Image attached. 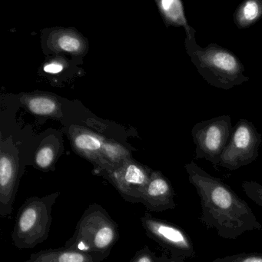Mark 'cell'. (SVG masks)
<instances>
[{"label": "cell", "mask_w": 262, "mask_h": 262, "mask_svg": "<svg viewBox=\"0 0 262 262\" xmlns=\"http://www.w3.org/2000/svg\"><path fill=\"white\" fill-rule=\"evenodd\" d=\"M185 168L190 184L200 199L199 221L205 227L215 230L219 237L228 240L262 229L251 207L229 185L205 171L194 161L187 163Z\"/></svg>", "instance_id": "6da1fadb"}, {"label": "cell", "mask_w": 262, "mask_h": 262, "mask_svg": "<svg viewBox=\"0 0 262 262\" xmlns=\"http://www.w3.org/2000/svg\"><path fill=\"white\" fill-rule=\"evenodd\" d=\"M130 159H132L131 153L127 148L116 142L105 140L99 163L95 169L102 176L116 169Z\"/></svg>", "instance_id": "9a60e30c"}, {"label": "cell", "mask_w": 262, "mask_h": 262, "mask_svg": "<svg viewBox=\"0 0 262 262\" xmlns=\"http://www.w3.org/2000/svg\"><path fill=\"white\" fill-rule=\"evenodd\" d=\"M24 103L32 113L38 116H56L60 108L56 98L45 94L26 96Z\"/></svg>", "instance_id": "e0dca14e"}, {"label": "cell", "mask_w": 262, "mask_h": 262, "mask_svg": "<svg viewBox=\"0 0 262 262\" xmlns=\"http://www.w3.org/2000/svg\"><path fill=\"white\" fill-rule=\"evenodd\" d=\"M242 190L248 199L262 207V185L254 181H245L242 185Z\"/></svg>", "instance_id": "ffe728a7"}, {"label": "cell", "mask_w": 262, "mask_h": 262, "mask_svg": "<svg viewBox=\"0 0 262 262\" xmlns=\"http://www.w3.org/2000/svg\"><path fill=\"white\" fill-rule=\"evenodd\" d=\"M261 135L252 122L240 119L234 125L228 145L225 147L219 166L231 171L249 165L258 157Z\"/></svg>", "instance_id": "8992f818"}, {"label": "cell", "mask_w": 262, "mask_h": 262, "mask_svg": "<svg viewBox=\"0 0 262 262\" xmlns=\"http://www.w3.org/2000/svg\"><path fill=\"white\" fill-rule=\"evenodd\" d=\"M185 50L201 76L211 86L228 90L249 81L239 58L216 43L200 47L195 36L185 38Z\"/></svg>", "instance_id": "7a4b0ae2"}, {"label": "cell", "mask_w": 262, "mask_h": 262, "mask_svg": "<svg viewBox=\"0 0 262 262\" xmlns=\"http://www.w3.org/2000/svg\"><path fill=\"white\" fill-rule=\"evenodd\" d=\"M47 44L50 50L56 53L65 52L81 55L85 53L87 49L86 42L82 35L70 29H59L52 32Z\"/></svg>", "instance_id": "4fadbf2b"}, {"label": "cell", "mask_w": 262, "mask_h": 262, "mask_svg": "<svg viewBox=\"0 0 262 262\" xmlns=\"http://www.w3.org/2000/svg\"><path fill=\"white\" fill-rule=\"evenodd\" d=\"M158 8L166 26L183 27L186 37L195 36L196 31L188 24L185 14L183 3L180 0H158Z\"/></svg>", "instance_id": "5bb4252c"}, {"label": "cell", "mask_w": 262, "mask_h": 262, "mask_svg": "<svg viewBox=\"0 0 262 262\" xmlns=\"http://www.w3.org/2000/svg\"><path fill=\"white\" fill-rule=\"evenodd\" d=\"M70 135L75 151L92 162L96 168L105 139L99 135L82 128H75L72 130Z\"/></svg>", "instance_id": "7c38bea8"}, {"label": "cell", "mask_w": 262, "mask_h": 262, "mask_svg": "<svg viewBox=\"0 0 262 262\" xmlns=\"http://www.w3.org/2000/svg\"><path fill=\"white\" fill-rule=\"evenodd\" d=\"M212 262H262V253H238L217 257L214 259Z\"/></svg>", "instance_id": "d6986e66"}, {"label": "cell", "mask_w": 262, "mask_h": 262, "mask_svg": "<svg viewBox=\"0 0 262 262\" xmlns=\"http://www.w3.org/2000/svg\"><path fill=\"white\" fill-rule=\"evenodd\" d=\"M152 171L148 167L130 159L102 176L114 186L125 202L141 203Z\"/></svg>", "instance_id": "ba28073f"}, {"label": "cell", "mask_w": 262, "mask_h": 262, "mask_svg": "<svg viewBox=\"0 0 262 262\" xmlns=\"http://www.w3.org/2000/svg\"><path fill=\"white\" fill-rule=\"evenodd\" d=\"M159 262H185L184 259L177 258V257L168 256L166 254H162L159 256Z\"/></svg>", "instance_id": "603a6c76"}, {"label": "cell", "mask_w": 262, "mask_h": 262, "mask_svg": "<svg viewBox=\"0 0 262 262\" xmlns=\"http://www.w3.org/2000/svg\"><path fill=\"white\" fill-rule=\"evenodd\" d=\"M60 191L42 197L31 196L18 211L11 237L19 250L32 249L48 239L51 229L52 211Z\"/></svg>", "instance_id": "277c9868"}, {"label": "cell", "mask_w": 262, "mask_h": 262, "mask_svg": "<svg viewBox=\"0 0 262 262\" xmlns=\"http://www.w3.org/2000/svg\"><path fill=\"white\" fill-rule=\"evenodd\" d=\"M262 17V0H246L242 3L234 13V22L238 29H246Z\"/></svg>", "instance_id": "2e32d148"}, {"label": "cell", "mask_w": 262, "mask_h": 262, "mask_svg": "<svg viewBox=\"0 0 262 262\" xmlns=\"http://www.w3.org/2000/svg\"><path fill=\"white\" fill-rule=\"evenodd\" d=\"M128 262H159V256L151 251L148 245H145Z\"/></svg>", "instance_id": "44dd1931"}, {"label": "cell", "mask_w": 262, "mask_h": 262, "mask_svg": "<svg viewBox=\"0 0 262 262\" xmlns=\"http://www.w3.org/2000/svg\"><path fill=\"white\" fill-rule=\"evenodd\" d=\"M22 176L20 164L16 155L1 150L0 154V216L10 217Z\"/></svg>", "instance_id": "9c48e42d"}, {"label": "cell", "mask_w": 262, "mask_h": 262, "mask_svg": "<svg viewBox=\"0 0 262 262\" xmlns=\"http://www.w3.org/2000/svg\"><path fill=\"white\" fill-rule=\"evenodd\" d=\"M67 67V62L61 58H55L51 59L44 65L43 70L45 73L55 75L62 73Z\"/></svg>", "instance_id": "7402d4cb"}, {"label": "cell", "mask_w": 262, "mask_h": 262, "mask_svg": "<svg viewBox=\"0 0 262 262\" xmlns=\"http://www.w3.org/2000/svg\"><path fill=\"white\" fill-rule=\"evenodd\" d=\"M145 234L169 253L181 259L195 257L196 251L191 237L180 227L164 219L154 217L146 211L140 219Z\"/></svg>", "instance_id": "52a82bcc"}, {"label": "cell", "mask_w": 262, "mask_h": 262, "mask_svg": "<svg viewBox=\"0 0 262 262\" xmlns=\"http://www.w3.org/2000/svg\"><path fill=\"white\" fill-rule=\"evenodd\" d=\"M57 159V151L52 145H43L35 153L33 157L34 166L41 171H51L54 168Z\"/></svg>", "instance_id": "ac0fdd59"}, {"label": "cell", "mask_w": 262, "mask_h": 262, "mask_svg": "<svg viewBox=\"0 0 262 262\" xmlns=\"http://www.w3.org/2000/svg\"><path fill=\"white\" fill-rule=\"evenodd\" d=\"M110 254H86L62 247L41 250L30 254L24 262H102Z\"/></svg>", "instance_id": "8fae6325"}, {"label": "cell", "mask_w": 262, "mask_h": 262, "mask_svg": "<svg viewBox=\"0 0 262 262\" xmlns=\"http://www.w3.org/2000/svg\"><path fill=\"white\" fill-rule=\"evenodd\" d=\"M232 129L230 116H217L196 123L191 130L196 145L194 159H205L214 167L219 166Z\"/></svg>", "instance_id": "5b68a950"}, {"label": "cell", "mask_w": 262, "mask_h": 262, "mask_svg": "<svg viewBox=\"0 0 262 262\" xmlns=\"http://www.w3.org/2000/svg\"><path fill=\"white\" fill-rule=\"evenodd\" d=\"M119 225L99 204L90 205L76 224L64 247L86 254H111L119 242Z\"/></svg>", "instance_id": "3957f363"}, {"label": "cell", "mask_w": 262, "mask_h": 262, "mask_svg": "<svg viewBox=\"0 0 262 262\" xmlns=\"http://www.w3.org/2000/svg\"><path fill=\"white\" fill-rule=\"evenodd\" d=\"M174 195L176 193L171 182L162 171L153 170L141 203L148 212H163L176 208Z\"/></svg>", "instance_id": "30bf717a"}]
</instances>
